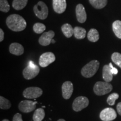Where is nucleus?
<instances>
[{"instance_id": "obj_1", "label": "nucleus", "mask_w": 121, "mask_h": 121, "mask_svg": "<svg viewBox=\"0 0 121 121\" xmlns=\"http://www.w3.org/2000/svg\"><path fill=\"white\" fill-rule=\"evenodd\" d=\"M6 25L10 29L13 31H21L26 28V22L22 16L13 14L7 17Z\"/></svg>"}, {"instance_id": "obj_2", "label": "nucleus", "mask_w": 121, "mask_h": 121, "mask_svg": "<svg viewBox=\"0 0 121 121\" xmlns=\"http://www.w3.org/2000/svg\"><path fill=\"white\" fill-rule=\"evenodd\" d=\"M99 62L97 60H93L82 67L81 71V75L86 78L93 77L96 73L99 67Z\"/></svg>"}, {"instance_id": "obj_3", "label": "nucleus", "mask_w": 121, "mask_h": 121, "mask_svg": "<svg viewBox=\"0 0 121 121\" xmlns=\"http://www.w3.org/2000/svg\"><path fill=\"white\" fill-rule=\"evenodd\" d=\"M93 89L95 94L98 96H101L110 93L112 90L113 86L109 83L105 81H98L95 83Z\"/></svg>"}, {"instance_id": "obj_4", "label": "nucleus", "mask_w": 121, "mask_h": 121, "mask_svg": "<svg viewBox=\"0 0 121 121\" xmlns=\"http://www.w3.org/2000/svg\"><path fill=\"white\" fill-rule=\"evenodd\" d=\"M34 12L39 19L44 20L47 17L48 15V9L46 4L42 1H39L34 6Z\"/></svg>"}, {"instance_id": "obj_5", "label": "nucleus", "mask_w": 121, "mask_h": 121, "mask_svg": "<svg viewBox=\"0 0 121 121\" xmlns=\"http://www.w3.org/2000/svg\"><path fill=\"white\" fill-rule=\"evenodd\" d=\"M89 100L88 98L85 96H78L74 100L72 103V109L74 111L78 112L82 110L83 109L86 108L89 105Z\"/></svg>"}, {"instance_id": "obj_6", "label": "nucleus", "mask_w": 121, "mask_h": 121, "mask_svg": "<svg viewBox=\"0 0 121 121\" xmlns=\"http://www.w3.org/2000/svg\"><path fill=\"white\" fill-rule=\"evenodd\" d=\"M43 94V90L38 87H29L23 91V96L27 99H36Z\"/></svg>"}, {"instance_id": "obj_7", "label": "nucleus", "mask_w": 121, "mask_h": 121, "mask_svg": "<svg viewBox=\"0 0 121 121\" xmlns=\"http://www.w3.org/2000/svg\"><path fill=\"white\" fill-rule=\"evenodd\" d=\"M56 57L52 52H45L40 56L39 60V64L42 67H46L53 62Z\"/></svg>"}, {"instance_id": "obj_8", "label": "nucleus", "mask_w": 121, "mask_h": 121, "mask_svg": "<svg viewBox=\"0 0 121 121\" xmlns=\"http://www.w3.org/2000/svg\"><path fill=\"white\" fill-rule=\"evenodd\" d=\"M37 102L25 100H22L19 104V109L23 113H29L34 110L36 108Z\"/></svg>"}, {"instance_id": "obj_9", "label": "nucleus", "mask_w": 121, "mask_h": 121, "mask_svg": "<svg viewBox=\"0 0 121 121\" xmlns=\"http://www.w3.org/2000/svg\"><path fill=\"white\" fill-rule=\"evenodd\" d=\"M117 117V113L114 109L107 108L102 110L100 113V118L103 121H112Z\"/></svg>"}, {"instance_id": "obj_10", "label": "nucleus", "mask_w": 121, "mask_h": 121, "mask_svg": "<svg viewBox=\"0 0 121 121\" xmlns=\"http://www.w3.org/2000/svg\"><path fill=\"white\" fill-rule=\"evenodd\" d=\"M40 71V69L38 66H37L35 67H32L28 66L24 69L22 74L24 78L26 80H31L35 78L38 75Z\"/></svg>"}, {"instance_id": "obj_11", "label": "nucleus", "mask_w": 121, "mask_h": 121, "mask_svg": "<svg viewBox=\"0 0 121 121\" xmlns=\"http://www.w3.org/2000/svg\"><path fill=\"white\" fill-rule=\"evenodd\" d=\"M73 91V86L71 81L65 82L62 86V92L63 98L65 99H69L71 98Z\"/></svg>"}, {"instance_id": "obj_12", "label": "nucleus", "mask_w": 121, "mask_h": 121, "mask_svg": "<svg viewBox=\"0 0 121 121\" xmlns=\"http://www.w3.org/2000/svg\"><path fill=\"white\" fill-rule=\"evenodd\" d=\"M54 32L52 30H50L48 32L43 33L41 37L39 39V43L43 46H47L52 43L53 38L54 37Z\"/></svg>"}, {"instance_id": "obj_13", "label": "nucleus", "mask_w": 121, "mask_h": 121, "mask_svg": "<svg viewBox=\"0 0 121 121\" xmlns=\"http://www.w3.org/2000/svg\"><path fill=\"white\" fill-rule=\"evenodd\" d=\"M76 15L78 21L80 23H84L86 22L87 15L85 9L82 4H78L76 7Z\"/></svg>"}, {"instance_id": "obj_14", "label": "nucleus", "mask_w": 121, "mask_h": 121, "mask_svg": "<svg viewBox=\"0 0 121 121\" xmlns=\"http://www.w3.org/2000/svg\"><path fill=\"white\" fill-rule=\"evenodd\" d=\"M66 0H53V7L56 13H63L66 10Z\"/></svg>"}, {"instance_id": "obj_15", "label": "nucleus", "mask_w": 121, "mask_h": 121, "mask_svg": "<svg viewBox=\"0 0 121 121\" xmlns=\"http://www.w3.org/2000/svg\"><path fill=\"white\" fill-rule=\"evenodd\" d=\"M9 51L11 54L16 56L22 55L24 52V49L22 45L17 43H13L10 45Z\"/></svg>"}, {"instance_id": "obj_16", "label": "nucleus", "mask_w": 121, "mask_h": 121, "mask_svg": "<svg viewBox=\"0 0 121 121\" xmlns=\"http://www.w3.org/2000/svg\"><path fill=\"white\" fill-rule=\"evenodd\" d=\"M103 78L105 82H109L113 80V73L109 65H105L103 69Z\"/></svg>"}, {"instance_id": "obj_17", "label": "nucleus", "mask_w": 121, "mask_h": 121, "mask_svg": "<svg viewBox=\"0 0 121 121\" xmlns=\"http://www.w3.org/2000/svg\"><path fill=\"white\" fill-rule=\"evenodd\" d=\"M86 31L84 28L79 26H76L73 29V35L78 39H82L86 37Z\"/></svg>"}, {"instance_id": "obj_18", "label": "nucleus", "mask_w": 121, "mask_h": 121, "mask_svg": "<svg viewBox=\"0 0 121 121\" xmlns=\"http://www.w3.org/2000/svg\"><path fill=\"white\" fill-rule=\"evenodd\" d=\"M62 31L67 38H71L73 35V29L69 24H65L61 27Z\"/></svg>"}, {"instance_id": "obj_19", "label": "nucleus", "mask_w": 121, "mask_h": 121, "mask_svg": "<svg viewBox=\"0 0 121 121\" xmlns=\"http://www.w3.org/2000/svg\"><path fill=\"white\" fill-rule=\"evenodd\" d=\"M45 117L44 110L43 108H38L35 110L33 114V119L34 121H42Z\"/></svg>"}, {"instance_id": "obj_20", "label": "nucleus", "mask_w": 121, "mask_h": 121, "mask_svg": "<svg viewBox=\"0 0 121 121\" xmlns=\"http://www.w3.org/2000/svg\"><path fill=\"white\" fill-rule=\"evenodd\" d=\"M87 39L92 42H97L99 39V34L98 30L95 29H91L87 34Z\"/></svg>"}, {"instance_id": "obj_21", "label": "nucleus", "mask_w": 121, "mask_h": 121, "mask_svg": "<svg viewBox=\"0 0 121 121\" xmlns=\"http://www.w3.org/2000/svg\"><path fill=\"white\" fill-rule=\"evenodd\" d=\"M89 2L94 8L101 9L107 5V0H89Z\"/></svg>"}, {"instance_id": "obj_22", "label": "nucleus", "mask_w": 121, "mask_h": 121, "mask_svg": "<svg viewBox=\"0 0 121 121\" xmlns=\"http://www.w3.org/2000/svg\"><path fill=\"white\" fill-rule=\"evenodd\" d=\"M28 0H13V7L16 10L23 9L26 6Z\"/></svg>"}, {"instance_id": "obj_23", "label": "nucleus", "mask_w": 121, "mask_h": 121, "mask_svg": "<svg viewBox=\"0 0 121 121\" xmlns=\"http://www.w3.org/2000/svg\"><path fill=\"white\" fill-rule=\"evenodd\" d=\"M112 28L113 32L116 37L119 39H121V21H115L113 23Z\"/></svg>"}, {"instance_id": "obj_24", "label": "nucleus", "mask_w": 121, "mask_h": 121, "mask_svg": "<svg viewBox=\"0 0 121 121\" xmlns=\"http://www.w3.org/2000/svg\"><path fill=\"white\" fill-rule=\"evenodd\" d=\"M11 107V104L8 99L3 97L2 96H0V108L2 109H8Z\"/></svg>"}, {"instance_id": "obj_25", "label": "nucleus", "mask_w": 121, "mask_h": 121, "mask_svg": "<svg viewBox=\"0 0 121 121\" xmlns=\"http://www.w3.org/2000/svg\"><path fill=\"white\" fill-rule=\"evenodd\" d=\"M45 25L43 24L40 23V22H37L35 23L33 26V30L34 31L35 33H37V34H41L45 30Z\"/></svg>"}, {"instance_id": "obj_26", "label": "nucleus", "mask_w": 121, "mask_h": 121, "mask_svg": "<svg viewBox=\"0 0 121 121\" xmlns=\"http://www.w3.org/2000/svg\"><path fill=\"white\" fill-rule=\"evenodd\" d=\"M111 58L113 62L121 69V54L118 52L113 53Z\"/></svg>"}, {"instance_id": "obj_27", "label": "nucleus", "mask_w": 121, "mask_h": 121, "mask_svg": "<svg viewBox=\"0 0 121 121\" xmlns=\"http://www.w3.org/2000/svg\"><path fill=\"white\" fill-rule=\"evenodd\" d=\"M10 9V5H9L7 0H0V10L4 13H7Z\"/></svg>"}, {"instance_id": "obj_28", "label": "nucleus", "mask_w": 121, "mask_h": 121, "mask_svg": "<svg viewBox=\"0 0 121 121\" xmlns=\"http://www.w3.org/2000/svg\"><path fill=\"white\" fill-rule=\"evenodd\" d=\"M119 95L117 93H113L110 94L107 98V102L110 105H114L116 103V100L118 99Z\"/></svg>"}, {"instance_id": "obj_29", "label": "nucleus", "mask_w": 121, "mask_h": 121, "mask_svg": "<svg viewBox=\"0 0 121 121\" xmlns=\"http://www.w3.org/2000/svg\"><path fill=\"white\" fill-rule=\"evenodd\" d=\"M13 121H23L22 119V115L20 113H16L13 116Z\"/></svg>"}, {"instance_id": "obj_30", "label": "nucleus", "mask_w": 121, "mask_h": 121, "mask_svg": "<svg viewBox=\"0 0 121 121\" xmlns=\"http://www.w3.org/2000/svg\"><path fill=\"white\" fill-rule=\"evenodd\" d=\"M109 67H110L111 72H112V73H113V75H117V74L118 73V69H116V68H114V67H113V65H112V63H110L109 64Z\"/></svg>"}, {"instance_id": "obj_31", "label": "nucleus", "mask_w": 121, "mask_h": 121, "mask_svg": "<svg viewBox=\"0 0 121 121\" xmlns=\"http://www.w3.org/2000/svg\"><path fill=\"white\" fill-rule=\"evenodd\" d=\"M4 39V33L2 29H0V42H2Z\"/></svg>"}, {"instance_id": "obj_32", "label": "nucleus", "mask_w": 121, "mask_h": 121, "mask_svg": "<svg viewBox=\"0 0 121 121\" xmlns=\"http://www.w3.org/2000/svg\"><path fill=\"white\" fill-rule=\"evenodd\" d=\"M117 109L118 114L121 116V102L119 103L117 105Z\"/></svg>"}, {"instance_id": "obj_33", "label": "nucleus", "mask_w": 121, "mask_h": 121, "mask_svg": "<svg viewBox=\"0 0 121 121\" xmlns=\"http://www.w3.org/2000/svg\"><path fill=\"white\" fill-rule=\"evenodd\" d=\"M57 121H65V119H58V120Z\"/></svg>"}, {"instance_id": "obj_34", "label": "nucleus", "mask_w": 121, "mask_h": 121, "mask_svg": "<svg viewBox=\"0 0 121 121\" xmlns=\"http://www.w3.org/2000/svg\"><path fill=\"white\" fill-rule=\"evenodd\" d=\"M56 43V41L54 40V39H52V43Z\"/></svg>"}, {"instance_id": "obj_35", "label": "nucleus", "mask_w": 121, "mask_h": 121, "mask_svg": "<svg viewBox=\"0 0 121 121\" xmlns=\"http://www.w3.org/2000/svg\"><path fill=\"white\" fill-rule=\"evenodd\" d=\"M2 121H10L9 120V119H4V120H2Z\"/></svg>"}]
</instances>
